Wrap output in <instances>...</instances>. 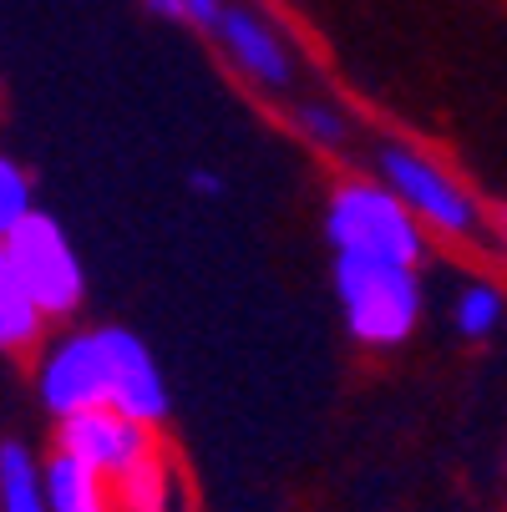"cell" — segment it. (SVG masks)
Instances as JSON below:
<instances>
[{"mask_svg":"<svg viewBox=\"0 0 507 512\" xmlns=\"http://www.w3.org/2000/svg\"><path fill=\"white\" fill-rule=\"evenodd\" d=\"M325 239L335 254L386 259L416 269L426 259V234L411 218V208L381 183V178H340L325 203Z\"/></svg>","mask_w":507,"mask_h":512,"instance_id":"obj_1","label":"cell"},{"mask_svg":"<svg viewBox=\"0 0 507 512\" xmlns=\"http://www.w3.org/2000/svg\"><path fill=\"white\" fill-rule=\"evenodd\" d=\"M335 300L350 340L371 350H396L421 320V279L406 264L335 254Z\"/></svg>","mask_w":507,"mask_h":512,"instance_id":"obj_2","label":"cell"},{"mask_svg":"<svg viewBox=\"0 0 507 512\" xmlns=\"http://www.w3.org/2000/svg\"><path fill=\"white\" fill-rule=\"evenodd\" d=\"M376 173L411 208V218L421 229L442 234V239H457V244L477 239V229H482L477 198L462 188L457 173H447L431 153L411 148V142H381L376 148Z\"/></svg>","mask_w":507,"mask_h":512,"instance_id":"obj_3","label":"cell"},{"mask_svg":"<svg viewBox=\"0 0 507 512\" xmlns=\"http://www.w3.org/2000/svg\"><path fill=\"white\" fill-rule=\"evenodd\" d=\"M0 249H6V259L16 264L21 284L31 289V300L41 305L46 320H71L82 310L87 274H82V259H77V249H71V239L61 234L56 218L26 213Z\"/></svg>","mask_w":507,"mask_h":512,"instance_id":"obj_4","label":"cell"},{"mask_svg":"<svg viewBox=\"0 0 507 512\" xmlns=\"http://www.w3.org/2000/svg\"><path fill=\"white\" fill-rule=\"evenodd\" d=\"M56 452L77 457L87 472H97L102 482H117L127 477L132 467L163 457L158 447V426H142L112 406H97V411H77L66 416L61 431H56Z\"/></svg>","mask_w":507,"mask_h":512,"instance_id":"obj_5","label":"cell"},{"mask_svg":"<svg viewBox=\"0 0 507 512\" xmlns=\"http://www.w3.org/2000/svg\"><path fill=\"white\" fill-rule=\"evenodd\" d=\"M36 391H41V406L56 421L107 406V355H102L97 330L61 335L36 365Z\"/></svg>","mask_w":507,"mask_h":512,"instance_id":"obj_6","label":"cell"},{"mask_svg":"<svg viewBox=\"0 0 507 512\" xmlns=\"http://www.w3.org/2000/svg\"><path fill=\"white\" fill-rule=\"evenodd\" d=\"M97 340L107 355V406L142 426H163L168 421V381L158 371L153 350L122 325H102Z\"/></svg>","mask_w":507,"mask_h":512,"instance_id":"obj_7","label":"cell"},{"mask_svg":"<svg viewBox=\"0 0 507 512\" xmlns=\"http://www.w3.org/2000/svg\"><path fill=\"white\" fill-rule=\"evenodd\" d=\"M213 36H219V46L229 51L234 71H239V77H249L254 87L279 92V87L295 82V61H289V46L279 41V31H274L259 11L229 6V0H224V16L213 21Z\"/></svg>","mask_w":507,"mask_h":512,"instance_id":"obj_8","label":"cell"},{"mask_svg":"<svg viewBox=\"0 0 507 512\" xmlns=\"http://www.w3.org/2000/svg\"><path fill=\"white\" fill-rule=\"evenodd\" d=\"M46 315L41 305L31 300V289L21 284L16 264L6 259V249H0V355H31L46 335Z\"/></svg>","mask_w":507,"mask_h":512,"instance_id":"obj_9","label":"cell"},{"mask_svg":"<svg viewBox=\"0 0 507 512\" xmlns=\"http://www.w3.org/2000/svg\"><path fill=\"white\" fill-rule=\"evenodd\" d=\"M41 477H46V502H51V512H117L107 482H102L97 472H87L77 457L51 452L46 467H41Z\"/></svg>","mask_w":507,"mask_h":512,"instance_id":"obj_10","label":"cell"},{"mask_svg":"<svg viewBox=\"0 0 507 512\" xmlns=\"http://www.w3.org/2000/svg\"><path fill=\"white\" fill-rule=\"evenodd\" d=\"M0 512H51L41 462L26 442H0Z\"/></svg>","mask_w":507,"mask_h":512,"instance_id":"obj_11","label":"cell"},{"mask_svg":"<svg viewBox=\"0 0 507 512\" xmlns=\"http://www.w3.org/2000/svg\"><path fill=\"white\" fill-rule=\"evenodd\" d=\"M502 310H507L502 289H492V284L472 279V284L462 289V295H457V305H452V325H457V335H462V340H487V335H497Z\"/></svg>","mask_w":507,"mask_h":512,"instance_id":"obj_12","label":"cell"},{"mask_svg":"<svg viewBox=\"0 0 507 512\" xmlns=\"http://www.w3.org/2000/svg\"><path fill=\"white\" fill-rule=\"evenodd\" d=\"M289 122H295V132L310 142V148H320V153H345L350 137H355L350 117L335 102H300L295 112H289Z\"/></svg>","mask_w":507,"mask_h":512,"instance_id":"obj_13","label":"cell"},{"mask_svg":"<svg viewBox=\"0 0 507 512\" xmlns=\"http://www.w3.org/2000/svg\"><path fill=\"white\" fill-rule=\"evenodd\" d=\"M26 213H36L31 208V178L11 158H0V244L11 239V229L21 224Z\"/></svg>","mask_w":507,"mask_h":512,"instance_id":"obj_14","label":"cell"},{"mask_svg":"<svg viewBox=\"0 0 507 512\" xmlns=\"http://www.w3.org/2000/svg\"><path fill=\"white\" fill-rule=\"evenodd\" d=\"M183 6H188V21L193 26H208V31H213V21L224 16V0H183Z\"/></svg>","mask_w":507,"mask_h":512,"instance_id":"obj_15","label":"cell"},{"mask_svg":"<svg viewBox=\"0 0 507 512\" xmlns=\"http://www.w3.org/2000/svg\"><path fill=\"white\" fill-rule=\"evenodd\" d=\"M142 11L158 16V21H188V6H183V0H142Z\"/></svg>","mask_w":507,"mask_h":512,"instance_id":"obj_16","label":"cell"},{"mask_svg":"<svg viewBox=\"0 0 507 512\" xmlns=\"http://www.w3.org/2000/svg\"><path fill=\"white\" fill-rule=\"evenodd\" d=\"M193 188H198L203 198H213V193H224V178L208 173V168H198V173H193Z\"/></svg>","mask_w":507,"mask_h":512,"instance_id":"obj_17","label":"cell"}]
</instances>
